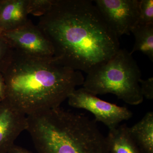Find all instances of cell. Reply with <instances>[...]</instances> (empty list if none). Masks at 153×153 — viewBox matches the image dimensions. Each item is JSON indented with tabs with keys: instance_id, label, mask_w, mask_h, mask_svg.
<instances>
[{
	"instance_id": "6da1fadb",
	"label": "cell",
	"mask_w": 153,
	"mask_h": 153,
	"mask_svg": "<svg viewBox=\"0 0 153 153\" xmlns=\"http://www.w3.org/2000/svg\"><path fill=\"white\" fill-rule=\"evenodd\" d=\"M93 1L53 0L38 25L60 64L88 74L120 49L119 38Z\"/></svg>"
},
{
	"instance_id": "7a4b0ae2",
	"label": "cell",
	"mask_w": 153,
	"mask_h": 153,
	"mask_svg": "<svg viewBox=\"0 0 153 153\" xmlns=\"http://www.w3.org/2000/svg\"><path fill=\"white\" fill-rule=\"evenodd\" d=\"M1 73L4 99L27 116L60 107L85 79L81 71L54 57H32L15 49Z\"/></svg>"
},
{
	"instance_id": "3957f363",
	"label": "cell",
	"mask_w": 153,
	"mask_h": 153,
	"mask_svg": "<svg viewBox=\"0 0 153 153\" xmlns=\"http://www.w3.org/2000/svg\"><path fill=\"white\" fill-rule=\"evenodd\" d=\"M38 153H111L95 120L60 107L27 116Z\"/></svg>"
},
{
	"instance_id": "277c9868",
	"label": "cell",
	"mask_w": 153,
	"mask_h": 153,
	"mask_svg": "<svg viewBox=\"0 0 153 153\" xmlns=\"http://www.w3.org/2000/svg\"><path fill=\"white\" fill-rule=\"evenodd\" d=\"M132 55L120 49L110 60L87 74L83 88L96 96L112 94L131 105L141 103V72Z\"/></svg>"
},
{
	"instance_id": "5b68a950",
	"label": "cell",
	"mask_w": 153,
	"mask_h": 153,
	"mask_svg": "<svg viewBox=\"0 0 153 153\" xmlns=\"http://www.w3.org/2000/svg\"><path fill=\"white\" fill-rule=\"evenodd\" d=\"M67 99L70 106L91 112L95 117V122L102 123L109 130L117 127L121 122L132 117V113L125 107L100 99L84 88L75 89Z\"/></svg>"
},
{
	"instance_id": "8992f818",
	"label": "cell",
	"mask_w": 153,
	"mask_h": 153,
	"mask_svg": "<svg viewBox=\"0 0 153 153\" xmlns=\"http://www.w3.org/2000/svg\"><path fill=\"white\" fill-rule=\"evenodd\" d=\"M95 6L109 27L119 38L129 35L137 25L139 0H96Z\"/></svg>"
},
{
	"instance_id": "52a82bcc",
	"label": "cell",
	"mask_w": 153,
	"mask_h": 153,
	"mask_svg": "<svg viewBox=\"0 0 153 153\" xmlns=\"http://www.w3.org/2000/svg\"><path fill=\"white\" fill-rule=\"evenodd\" d=\"M13 49L32 57H54L53 47L38 26L31 21L21 27L1 32Z\"/></svg>"
},
{
	"instance_id": "ba28073f",
	"label": "cell",
	"mask_w": 153,
	"mask_h": 153,
	"mask_svg": "<svg viewBox=\"0 0 153 153\" xmlns=\"http://www.w3.org/2000/svg\"><path fill=\"white\" fill-rule=\"evenodd\" d=\"M27 128V116L5 99L0 102V153H7Z\"/></svg>"
},
{
	"instance_id": "9c48e42d",
	"label": "cell",
	"mask_w": 153,
	"mask_h": 153,
	"mask_svg": "<svg viewBox=\"0 0 153 153\" xmlns=\"http://www.w3.org/2000/svg\"><path fill=\"white\" fill-rule=\"evenodd\" d=\"M28 0H0V32L16 30L27 24Z\"/></svg>"
},
{
	"instance_id": "30bf717a",
	"label": "cell",
	"mask_w": 153,
	"mask_h": 153,
	"mask_svg": "<svg viewBox=\"0 0 153 153\" xmlns=\"http://www.w3.org/2000/svg\"><path fill=\"white\" fill-rule=\"evenodd\" d=\"M129 132L142 153H153V112L147 113L140 121L128 128Z\"/></svg>"
},
{
	"instance_id": "8fae6325",
	"label": "cell",
	"mask_w": 153,
	"mask_h": 153,
	"mask_svg": "<svg viewBox=\"0 0 153 153\" xmlns=\"http://www.w3.org/2000/svg\"><path fill=\"white\" fill-rule=\"evenodd\" d=\"M128 128L123 124L109 130L106 139L111 153H140L130 134Z\"/></svg>"
},
{
	"instance_id": "7c38bea8",
	"label": "cell",
	"mask_w": 153,
	"mask_h": 153,
	"mask_svg": "<svg viewBox=\"0 0 153 153\" xmlns=\"http://www.w3.org/2000/svg\"><path fill=\"white\" fill-rule=\"evenodd\" d=\"M135 38V43L130 52L140 51L153 61V24H137L131 31Z\"/></svg>"
},
{
	"instance_id": "4fadbf2b",
	"label": "cell",
	"mask_w": 153,
	"mask_h": 153,
	"mask_svg": "<svg viewBox=\"0 0 153 153\" xmlns=\"http://www.w3.org/2000/svg\"><path fill=\"white\" fill-rule=\"evenodd\" d=\"M137 24H153V0L139 1V19Z\"/></svg>"
},
{
	"instance_id": "5bb4252c",
	"label": "cell",
	"mask_w": 153,
	"mask_h": 153,
	"mask_svg": "<svg viewBox=\"0 0 153 153\" xmlns=\"http://www.w3.org/2000/svg\"><path fill=\"white\" fill-rule=\"evenodd\" d=\"M52 3L53 0H28V14L42 17L49 10Z\"/></svg>"
},
{
	"instance_id": "9a60e30c",
	"label": "cell",
	"mask_w": 153,
	"mask_h": 153,
	"mask_svg": "<svg viewBox=\"0 0 153 153\" xmlns=\"http://www.w3.org/2000/svg\"><path fill=\"white\" fill-rule=\"evenodd\" d=\"M13 51V49L0 32V72L10 60Z\"/></svg>"
},
{
	"instance_id": "2e32d148",
	"label": "cell",
	"mask_w": 153,
	"mask_h": 153,
	"mask_svg": "<svg viewBox=\"0 0 153 153\" xmlns=\"http://www.w3.org/2000/svg\"><path fill=\"white\" fill-rule=\"evenodd\" d=\"M140 85L141 92L143 97L147 99L153 100V78L140 80Z\"/></svg>"
},
{
	"instance_id": "e0dca14e",
	"label": "cell",
	"mask_w": 153,
	"mask_h": 153,
	"mask_svg": "<svg viewBox=\"0 0 153 153\" xmlns=\"http://www.w3.org/2000/svg\"><path fill=\"white\" fill-rule=\"evenodd\" d=\"M6 85L3 74L0 72V102L5 98Z\"/></svg>"
},
{
	"instance_id": "ac0fdd59",
	"label": "cell",
	"mask_w": 153,
	"mask_h": 153,
	"mask_svg": "<svg viewBox=\"0 0 153 153\" xmlns=\"http://www.w3.org/2000/svg\"><path fill=\"white\" fill-rule=\"evenodd\" d=\"M7 153H32L30 151L22 147L14 145Z\"/></svg>"
}]
</instances>
